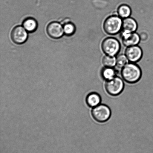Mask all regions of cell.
Wrapping results in <instances>:
<instances>
[{
  "label": "cell",
  "mask_w": 153,
  "mask_h": 153,
  "mask_svg": "<svg viewBox=\"0 0 153 153\" xmlns=\"http://www.w3.org/2000/svg\"><path fill=\"white\" fill-rule=\"evenodd\" d=\"M124 54L130 62L136 63L142 59L143 52L141 48L137 45L127 47Z\"/></svg>",
  "instance_id": "6"
},
{
  "label": "cell",
  "mask_w": 153,
  "mask_h": 153,
  "mask_svg": "<svg viewBox=\"0 0 153 153\" xmlns=\"http://www.w3.org/2000/svg\"><path fill=\"white\" fill-rule=\"evenodd\" d=\"M91 114L94 120L100 123H104L110 119L111 115V111L108 106L100 104L93 108Z\"/></svg>",
  "instance_id": "5"
},
{
  "label": "cell",
  "mask_w": 153,
  "mask_h": 153,
  "mask_svg": "<svg viewBox=\"0 0 153 153\" xmlns=\"http://www.w3.org/2000/svg\"><path fill=\"white\" fill-rule=\"evenodd\" d=\"M64 32L67 35H72L75 31L76 28L73 24L69 23L66 24L63 27Z\"/></svg>",
  "instance_id": "17"
},
{
  "label": "cell",
  "mask_w": 153,
  "mask_h": 153,
  "mask_svg": "<svg viewBox=\"0 0 153 153\" xmlns=\"http://www.w3.org/2000/svg\"><path fill=\"white\" fill-rule=\"evenodd\" d=\"M121 75L123 80L127 83L134 84L141 78L142 71L136 63H128L121 69Z\"/></svg>",
  "instance_id": "1"
},
{
  "label": "cell",
  "mask_w": 153,
  "mask_h": 153,
  "mask_svg": "<svg viewBox=\"0 0 153 153\" xmlns=\"http://www.w3.org/2000/svg\"><path fill=\"white\" fill-rule=\"evenodd\" d=\"M117 72L114 67H104L102 69L100 75L103 80L106 81L111 80L116 76Z\"/></svg>",
  "instance_id": "12"
},
{
  "label": "cell",
  "mask_w": 153,
  "mask_h": 153,
  "mask_svg": "<svg viewBox=\"0 0 153 153\" xmlns=\"http://www.w3.org/2000/svg\"><path fill=\"white\" fill-rule=\"evenodd\" d=\"M140 37L141 40H142V41H144V40H147L148 35L146 33H142L140 35Z\"/></svg>",
  "instance_id": "18"
},
{
  "label": "cell",
  "mask_w": 153,
  "mask_h": 153,
  "mask_svg": "<svg viewBox=\"0 0 153 153\" xmlns=\"http://www.w3.org/2000/svg\"><path fill=\"white\" fill-rule=\"evenodd\" d=\"M124 88L123 80L117 76L111 80L106 81L105 85L106 92L112 96L119 95L123 91Z\"/></svg>",
  "instance_id": "4"
},
{
  "label": "cell",
  "mask_w": 153,
  "mask_h": 153,
  "mask_svg": "<svg viewBox=\"0 0 153 153\" xmlns=\"http://www.w3.org/2000/svg\"><path fill=\"white\" fill-rule=\"evenodd\" d=\"M123 44L126 47L137 46L141 40L140 35L136 32L126 33L121 31Z\"/></svg>",
  "instance_id": "7"
},
{
  "label": "cell",
  "mask_w": 153,
  "mask_h": 153,
  "mask_svg": "<svg viewBox=\"0 0 153 153\" xmlns=\"http://www.w3.org/2000/svg\"><path fill=\"white\" fill-rule=\"evenodd\" d=\"M128 61L125 54L118 55L116 57V66L118 68L121 69L128 63Z\"/></svg>",
  "instance_id": "16"
},
{
  "label": "cell",
  "mask_w": 153,
  "mask_h": 153,
  "mask_svg": "<svg viewBox=\"0 0 153 153\" xmlns=\"http://www.w3.org/2000/svg\"><path fill=\"white\" fill-rule=\"evenodd\" d=\"M138 28V24L135 19L129 17L123 20L121 31L126 33L135 32Z\"/></svg>",
  "instance_id": "10"
},
{
  "label": "cell",
  "mask_w": 153,
  "mask_h": 153,
  "mask_svg": "<svg viewBox=\"0 0 153 153\" xmlns=\"http://www.w3.org/2000/svg\"><path fill=\"white\" fill-rule=\"evenodd\" d=\"M47 31L49 37L53 39H58L62 37L64 34L63 27L58 22H53L48 25Z\"/></svg>",
  "instance_id": "9"
},
{
  "label": "cell",
  "mask_w": 153,
  "mask_h": 153,
  "mask_svg": "<svg viewBox=\"0 0 153 153\" xmlns=\"http://www.w3.org/2000/svg\"><path fill=\"white\" fill-rule=\"evenodd\" d=\"M123 20L118 15L108 16L103 22V28L105 32L109 35H114L121 32Z\"/></svg>",
  "instance_id": "2"
},
{
  "label": "cell",
  "mask_w": 153,
  "mask_h": 153,
  "mask_svg": "<svg viewBox=\"0 0 153 153\" xmlns=\"http://www.w3.org/2000/svg\"><path fill=\"white\" fill-rule=\"evenodd\" d=\"M27 37V32L24 27L16 26L12 31V40L14 43L17 44H22L25 43Z\"/></svg>",
  "instance_id": "8"
},
{
  "label": "cell",
  "mask_w": 153,
  "mask_h": 153,
  "mask_svg": "<svg viewBox=\"0 0 153 153\" xmlns=\"http://www.w3.org/2000/svg\"><path fill=\"white\" fill-rule=\"evenodd\" d=\"M101 49L106 55L115 57L120 51L121 44L117 39L114 37H106L101 43Z\"/></svg>",
  "instance_id": "3"
},
{
  "label": "cell",
  "mask_w": 153,
  "mask_h": 153,
  "mask_svg": "<svg viewBox=\"0 0 153 153\" xmlns=\"http://www.w3.org/2000/svg\"><path fill=\"white\" fill-rule=\"evenodd\" d=\"M23 25L27 31L32 32L37 29V24L35 19L33 18H28L24 21Z\"/></svg>",
  "instance_id": "14"
},
{
  "label": "cell",
  "mask_w": 153,
  "mask_h": 153,
  "mask_svg": "<svg viewBox=\"0 0 153 153\" xmlns=\"http://www.w3.org/2000/svg\"><path fill=\"white\" fill-rule=\"evenodd\" d=\"M85 101L88 106L93 108L101 104V97L97 93L91 92L87 95Z\"/></svg>",
  "instance_id": "11"
},
{
  "label": "cell",
  "mask_w": 153,
  "mask_h": 153,
  "mask_svg": "<svg viewBox=\"0 0 153 153\" xmlns=\"http://www.w3.org/2000/svg\"><path fill=\"white\" fill-rule=\"evenodd\" d=\"M131 12V7L126 4H121L118 7L117 10L118 16L123 19L130 17Z\"/></svg>",
  "instance_id": "13"
},
{
  "label": "cell",
  "mask_w": 153,
  "mask_h": 153,
  "mask_svg": "<svg viewBox=\"0 0 153 153\" xmlns=\"http://www.w3.org/2000/svg\"><path fill=\"white\" fill-rule=\"evenodd\" d=\"M102 63L104 67H114L116 65V58L105 55L102 59Z\"/></svg>",
  "instance_id": "15"
}]
</instances>
